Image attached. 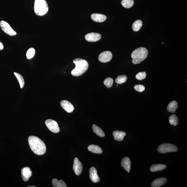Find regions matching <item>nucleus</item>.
Returning <instances> with one entry per match:
<instances>
[{"label":"nucleus","mask_w":187,"mask_h":187,"mask_svg":"<svg viewBox=\"0 0 187 187\" xmlns=\"http://www.w3.org/2000/svg\"><path fill=\"white\" fill-rule=\"evenodd\" d=\"M14 74L17 77L18 81H19L21 88H23L24 86V84H25L23 76L21 74H19V73L17 72H14Z\"/></svg>","instance_id":"nucleus-27"},{"label":"nucleus","mask_w":187,"mask_h":187,"mask_svg":"<svg viewBox=\"0 0 187 187\" xmlns=\"http://www.w3.org/2000/svg\"><path fill=\"white\" fill-rule=\"evenodd\" d=\"M35 50L33 48H30L26 52V56L28 59L33 58L35 54Z\"/></svg>","instance_id":"nucleus-29"},{"label":"nucleus","mask_w":187,"mask_h":187,"mask_svg":"<svg viewBox=\"0 0 187 187\" xmlns=\"http://www.w3.org/2000/svg\"><path fill=\"white\" fill-rule=\"evenodd\" d=\"M148 55V50L146 48H138L132 52L131 55L133 59L132 62L134 64H139L147 58Z\"/></svg>","instance_id":"nucleus-3"},{"label":"nucleus","mask_w":187,"mask_h":187,"mask_svg":"<svg viewBox=\"0 0 187 187\" xmlns=\"http://www.w3.org/2000/svg\"><path fill=\"white\" fill-rule=\"evenodd\" d=\"M0 26L3 31L8 35L10 36H15L17 35V32L14 31L7 22L1 21L0 22Z\"/></svg>","instance_id":"nucleus-7"},{"label":"nucleus","mask_w":187,"mask_h":187,"mask_svg":"<svg viewBox=\"0 0 187 187\" xmlns=\"http://www.w3.org/2000/svg\"><path fill=\"white\" fill-rule=\"evenodd\" d=\"M169 120L171 125L177 126L178 125V117L175 115H172L169 118Z\"/></svg>","instance_id":"nucleus-26"},{"label":"nucleus","mask_w":187,"mask_h":187,"mask_svg":"<svg viewBox=\"0 0 187 187\" xmlns=\"http://www.w3.org/2000/svg\"><path fill=\"white\" fill-rule=\"evenodd\" d=\"M76 67L71 72L73 76L78 77L86 72L88 68V62L86 60L81 58H77L73 60Z\"/></svg>","instance_id":"nucleus-2"},{"label":"nucleus","mask_w":187,"mask_h":187,"mask_svg":"<svg viewBox=\"0 0 187 187\" xmlns=\"http://www.w3.org/2000/svg\"><path fill=\"white\" fill-rule=\"evenodd\" d=\"M100 34L96 33H91L86 34L85 36V39L89 42H96L101 39Z\"/></svg>","instance_id":"nucleus-10"},{"label":"nucleus","mask_w":187,"mask_h":187,"mask_svg":"<svg viewBox=\"0 0 187 187\" xmlns=\"http://www.w3.org/2000/svg\"><path fill=\"white\" fill-rule=\"evenodd\" d=\"M113 83V80L110 77H107L104 81V84L108 88H110L112 86Z\"/></svg>","instance_id":"nucleus-28"},{"label":"nucleus","mask_w":187,"mask_h":187,"mask_svg":"<svg viewBox=\"0 0 187 187\" xmlns=\"http://www.w3.org/2000/svg\"><path fill=\"white\" fill-rule=\"evenodd\" d=\"M92 129L94 132L99 137H104L105 133L101 128L96 125H92Z\"/></svg>","instance_id":"nucleus-21"},{"label":"nucleus","mask_w":187,"mask_h":187,"mask_svg":"<svg viewBox=\"0 0 187 187\" xmlns=\"http://www.w3.org/2000/svg\"><path fill=\"white\" fill-rule=\"evenodd\" d=\"M73 170L76 175H79L81 174L83 170L82 163L79 161L78 158H75L73 166Z\"/></svg>","instance_id":"nucleus-9"},{"label":"nucleus","mask_w":187,"mask_h":187,"mask_svg":"<svg viewBox=\"0 0 187 187\" xmlns=\"http://www.w3.org/2000/svg\"><path fill=\"white\" fill-rule=\"evenodd\" d=\"M4 48V46L2 43L0 41V50H2Z\"/></svg>","instance_id":"nucleus-32"},{"label":"nucleus","mask_w":187,"mask_h":187,"mask_svg":"<svg viewBox=\"0 0 187 187\" xmlns=\"http://www.w3.org/2000/svg\"><path fill=\"white\" fill-rule=\"evenodd\" d=\"M117 86H118V85H117Z\"/></svg>","instance_id":"nucleus-34"},{"label":"nucleus","mask_w":187,"mask_h":187,"mask_svg":"<svg viewBox=\"0 0 187 187\" xmlns=\"http://www.w3.org/2000/svg\"><path fill=\"white\" fill-rule=\"evenodd\" d=\"M113 135L115 140L117 141H122L126 134L123 131H115L113 132Z\"/></svg>","instance_id":"nucleus-17"},{"label":"nucleus","mask_w":187,"mask_h":187,"mask_svg":"<svg viewBox=\"0 0 187 187\" xmlns=\"http://www.w3.org/2000/svg\"><path fill=\"white\" fill-rule=\"evenodd\" d=\"M166 167V166L165 165L159 164H154L152 165L150 167V171L152 172H154L157 171H159L163 170Z\"/></svg>","instance_id":"nucleus-19"},{"label":"nucleus","mask_w":187,"mask_h":187,"mask_svg":"<svg viewBox=\"0 0 187 187\" xmlns=\"http://www.w3.org/2000/svg\"><path fill=\"white\" fill-rule=\"evenodd\" d=\"M89 173L91 180L93 182L97 183L100 181V179L97 175L96 168L94 167H91L89 170Z\"/></svg>","instance_id":"nucleus-13"},{"label":"nucleus","mask_w":187,"mask_h":187,"mask_svg":"<svg viewBox=\"0 0 187 187\" xmlns=\"http://www.w3.org/2000/svg\"><path fill=\"white\" fill-rule=\"evenodd\" d=\"M48 3L46 0H35L34 11L36 15L42 16L45 15L48 11Z\"/></svg>","instance_id":"nucleus-4"},{"label":"nucleus","mask_w":187,"mask_h":187,"mask_svg":"<svg viewBox=\"0 0 187 187\" xmlns=\"http://www.w3.org/2000/svg\"><path fill=\"white\" fill-rule=\"evenodd\" d=\"M21 174L22 179L24 181L27 182L32 176V172L30 168L25 167L22 169Z\"/></svg>","instance_id":"nucleus-11"},{"label":"nucleus","mask_w":187,"mask_h":187,"mask_svg":"<svg viewBox=\"0 0 187 187\" xmlns=\"http://www.w3.org/2000/svg\"><path fill=\"white\" fill-rule=\"evenodd\" d=\"M88 149L89 151L94 153L101 154L103 152L102 149L98 146L96 145H91L89 146L88 147Z\"/></svg>","instance_id":"nucleus-18"},{"label":"nucleus","mask_w":187,"mask_h":187,"mask_svg":"<svg viewBox=\"0 0 187 187\" xmlns=\"http://www.w3.org/2000/svg\"><path fill=\"white\" fill-rule=\"evenodd\" d=\"M167 181V180L165 178H160L154 180L151 184L152 187H159L165 184Z\"/></svg>","instance_id":"nucleus-16"},{"label":"nucleus","mask_w":187,"mask_h":187,"mask_svg":"<svg viewBox=\"0 0 187 187\" xmlns=\"http://www.w3.org/2000/svg\"><path fill=\"white\" fill-rule=\"evenodd\" d=\"M121 166L128 172L130 173L131 168V162L129 157H125L122 160Z\"/></svg>","instance_id":"nucleus-15"},{"label":"nucleus","mask_w":187,"mask_h":187,"mask_svg":"<svg viewBox=\"0 0 187 187\" xmlns=\"http://www.w3.org/2000/svg\"><path fill=\"white\" fill-rule=\"evenodd\" d=\"M178 104L176 101H173L169 104L167 107V110L169 112L174 113L178 108Z\"/></svg>","instance_id":"nucleus-20"},{"label":"nucleus","mask_w":187,"mask_h":187,"mask_svg":"<svg viewBox=\"0 0 187 187\" xmlns=\"http://www.w3.org/2000/svg\"><path fill=\"white\" fill-rule=\"evenodd\" d=\"M178 150V148L176 146L170 144H162L158 148V151L162 154L169 152H176Z\"/></svg>","instance_id":"nucleus-5"},{"label":"nucleus","mask_w":187,"mask_h":187,"mask_svg":"<svg viewBox=\"0 0 187 187\" xmlns=\"http://www.w3.org/2000/svg\"><path fill=\"white\" fill-rule=\"evenodd\" d=\"M143 25V22L141 20H137L134 22L132 25V28L134 31L138 32Z\"/></svg>","instance_id":"nucleus-22"},{"label":"nucleus","mask_w":187,"mask_h":187,"mask_svg":"<svg viewBox=\"0 0 187 187\" xmlns=\"http://www.w3.org/2000/svg\"><path fill=\"white\" fill-rule=\"evenodd\" d=\"M45 124L48 128L54 133H58L60 131L58 124L55 121L51 119H48L45 121Z\"/></svg>","instance_id":"nucleus-6"},{"label":"nucleus","mask_w":187,"mask_h":187,"mask_svg":"<svg viewBox=\"0 0 187 187\" xmlns=\"http://www.w3.org/2000/svg\"><path fill=\"white\" fill-rule=\"evenodd\" d=\"M52 184L54 187H67L65 183L63 180H60L58 181L56 179H54L52 180Z\"/></svg>","instance_id":"nucleus-23"},{"label":"nucleus","mask_w":187,"mask_h":187,"mask_svg":"<svg viewBox=\"0 0 187 187\" xmlns=\"http://www.w3.org/2000/svg\"><path fill=\"white\" fill-rule=\"evenodd\" d=\"M60 105L62 108L69 113L72 112L75 109L72 104L67 100H62L61 101Z\"/></svg>","instance_id":"nucleus-12"},{"label":"nucleus","mask_w":187,"mask_h":187,"mask_svg":"<svg viewBox=\"0 0 187 187\" xmlns=\"http://www.w3.org/2000/svg\"><path fill=\"white\" fill-rule=\"evenodd\" d=\"M134 1L133 0H122L121 1V4L123 7L129 9L133 5Z\"/></svg>","instance_id":"nucleus-24"},{"label":"nucleus","mask_w":187,"mask_h":187,"mask_svg":"<svg viewBox=\"0 0 187 187\" xmlns=\"http://www.w3.org/2000/svg\"><path fill=\"white\" fill-rule=\"evenodd\" d=\"M134 89H135L136 91H138L139 92H143L145 90V87H144V85H136L134 87Z\"/></svg>","instance_id":"nucleus-31"},{"label":"nucleus","mask_w":187,"mask_h":187,"mask_svg":"<svg viewBox=\"0 0 187 187\" xmlns=\"http://www.w3.org/2000/svg\"><path fill=\"white\" fill-rule=\"evenodd\" d=\"M112 53L109 51L103 52L99 55V60L102 63H106L109 62L112 58Z\"/></svg>","instance_id":"nucleus-8"},{"label":"nucleus","mask_w":187,"mask_h":187,"mask_svg":"<svg viewBox=\"0 0 187 187\" xmlns=\"http://www.w3.org/2000/svg\"><path fill=\"white\" fill-rule=\"evenodd\" d=\"M127 80V77L125 75H119L116 79L115 82L117 84H121L125 83Z\"/></svg>","instance_id":"nucleus-25"},{"label":"nucleus","mask_w":187,"mask_h":187,"mask_svg":"<svg viewBox=\"0 0 187 187\" xmlns=\"http://www.w3.org/2000/svg\"><path fill=\"white\" fill-rule=\"evenodd\" d=\"M28 187H36V186H28Z\"/></svg>","instance_id":"nucleus-33"},{"label":"nucleus","mask_w":187,"mask_h":187,"mask_svg":"<svg viewBox=\"0 0 187 187\" xmlns=\"http://www.w3.org/2000/svg\"><path fill=\"white\" fill-rule=\"evenodd\" d=\"M28 141L30 149L34 153L38 155H42L45 154L46 146L39 138L36 136H30L28 138Z\"/></svg>","instance_id":"nucleus-1"},{"label":"nucleus","mask_w":187,"mask_h":187,"mask_svg":"<svg viewBox=\"0 0 187 187\" xmlns=\"http://www.w3.org/2000/svg\"><path fill=\"white\" fill-rule=\"evenodd\" d=\"M146 77V73L145 72H139L136 76V78L139 80H144Z\"/></svg>","instance_id":"nucleus-30"},{"label":"nucleus","mask_w":187,"mask_h":187,"mask_svg":"<svg viewBox=\"0 0 187 187\" xmlns=\"http://www.w3.org/2000/svg\"><path fill=\"white\" fill-rule=\"evenodd\" d=\"M91 18L94 21L99 22V23L105 21L107 19L106 16L105 15L97 13L91 14Z\"/></svg>","instance_id":"nucleus-14"}]
</instances>
